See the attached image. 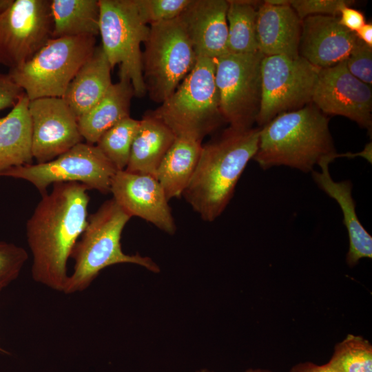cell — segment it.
<instances>
[{
  "label": "cell",
  "mask_w": 372,
  "mask_h": 372,
  "mask_svg": "<svg viewBox=\"0 0 372 372\" xmlns=\"http://www.w3.org/2000/svg\"><path fill=\"white\" fill-rule=\"evenodd\" d=\"M345 156L338 154L323 158L318 164L321 172L312 171L311 174L316 185L329 197L338 203L343 214L342 223L347 230L349 247L347 254V265L352 267L364 258H372V237L360 222L355 212V203L351 194L352 184L349 180L334 181L329 171V165L338 157Z\"/></svg>",
  "instance_id": "obj_18"
},
{
  "label": "cell",
  "mask_w": 372,
  "mask_h": 372,
  "mask_svg": "<svg viewBox=\"0 0 372 372\" xmlns=\"http://www.w3.org/2000/svg\"><path fill=\"white\" fill-rule=\"evenodd\" d=\"M144 43L142 63L146 92L161 104L193 69L197 55L179 17L150 25Z\"/></svg>",
  "instance_id": "obj_7"
},
{
  "label": "cell",
  "mask_w": 372,
  "mask_h": 372,
  "mask_svg": "<svg viewBox=\"0 0 372 372\" xmlns=\"http://www.w3.org/2000/svg\"><path fill=\"white\" fill-rule=\"evenodd\" d=\"M345 61L320 70L311 103L324 114L344 116L371 133V86L353 76Z\"/></svg>",
  "instance_id": "obj_13"
},
{
  "label": "cell",
  "mask_w": 372,
  "mask_h": 372,
  "mask_svg": "<svg viewBox=\"0 0 372 372\" xmlns=\"http://www.w3.org/2000/svg\"><path fill=\"white\" fill-rule=\"evenodd\" d=\"M359 39L339 17L311 15L302 20L299 55L320 69L347 60Z\"/></svg>",
  "instance_id": "obj_16"
},
{
  "label": "cell",
  "mask_w": 372,
  "mask_h": 372,
  "mask_svg": "<svg viewBox=\"0 0 372 372\" xmlns=\"http://www.w3.org/2000/svg\"><path fill=\"white\" fill-rule=\"evenodd\" d=\"M335 153L329 119L311 103L280 114L260 127L253 159L265 170L284 165L307 173Z\"/></svg>",
  "instance_id": "obj_3"
},
{
  "label": "cell",
  "mask_w": 372,
  "mask_h": 372,
  "mask_svg": "<svg viewBox=\"0 0 372 372\" xmlns=\"http://www.w3.org/2000/svg\"><path fill=\"white\" fill-rule=\"evenodd\" d=\"M289 372H338L328 363L318 365L311 362H300L291 367Z\"/></svg>",
  "instance_id": "obj_35"
},
{
  "label": "cell",
  "mask_w": 372,
  "mask_h": 372,
  "mask_svg": "<svg viewBox=\"0 0 372 372\" xmlns=\"http://www.w3.org/2000/svg\"><path fill=\"white\" fill-rule=\"evenodd\" d=\"M92 36L51 38L29 61L8 74L29 100L64 95L96 48Z\"/></svg>",
  "instance_id": "obj_6"
},
{
  "label": "cell",
  "mask_w": 372,
  "mask_h": 372,
  "mask_svg": "<svg viewBox=\"0 0 372 372\" xmlns=\"http://www.w3.org/2000/svg\"><path fill=\"white\" fill-rule=\"evenodd\" d=\"M28 258L23 247L0 241V292L17 278Z\"/></svg>",
  "instance_id": "obj_30"
},
{
  "label": "cell",
  "mask_w": 372,
  "mask_h": 372,
  "mask_svg": "<svg viewBox=\"0 0 372 372\" xmlns=\"http://www.w3.org/2000/svg\"><path fill=\"white\" fill-rule=\"evenodd\" d=\"M112 68L101 48L96 46L79 70L62 99L77 119L93 108L112 85Z\"/></svg>",
  "instance_id": "obj_20"
},
{
  "label": "cell",
  "mask_w": 372,
  "mask_h": 372,
  "mask_svg": "<svg viewBox=\"0 0 372 372\" xmlns=\"http://www.w3.org/2000/svg\"><path fill=\"white\" fill-rule=\"evenodd\" d=\"M355 34L361 41L372 47V24L371 23L363 25L355 32Z\"/></svg>",
  "instance_id": "obj_36"
},
{
  "label": "cell",
  "mask_w": 372,
  "mask_h": 372,
  "mask_svg": "<svg viewBox=\"0 0 372 372\" xmlns=\"http://www.w3.org/2000/svg\"><path fill=\"white\" fill-rule=\"evenodd\" d=\"M134 91L131 82L119 79L112 84L103 99L78 120L79 132L87 143L94 145L111 127L130 117Z\"/></svg>",
  "instance_id": "obj_22"
},
{
  "label": "cell",
  "mask_w": 372,
  "mask_h": 372,
  "mask_svg": "<svg viewBox=\"0 0 372 372\" xmlns=\"http://www.w3.org/2000/svg\"><path fill=\"white\" fill-rule=\"evenodd\" d=\"M225 0H192L178 17L198 56L216 59L227 53Z\"/></svg>",
  "instance_id": "obj_17"
},
{
  "label": "cell",
  "mask_w": 372,
  "mask_h": 372,
  "mask_svg": "<svg viewBox=\"0 0 372 372\" xmlns=\"http://www.w3.org/2000/svg\"><path fill=\"white\" fill-rule=\"evenodd\" d=\"M354 2L349 0H289L301 20L311 15L339 17L344 7L351 6Z\"/></svg>",
  "instance_id": "obj_31"
},
{
  "label": "cell",
  "mask_w": 372,
  "mask_h": 372,
  "mask_svg": "<svg viewBox=\"0 0 372 372\" xmlns=\"http://www.w3.org/2000/svg\"><path fill=\"white\" fill-rule=\"evenodd\" d=\"M32 149L37 163L48 162L83 140L78 120L62 98L30 100Z\"/></svg>",
  "instance_id": "obj_14"
},
{
  "label": "cell",
  "mask_w": 372,
  "mask_h": 372,
  "mask_svg": "<svg viewBox=\"0 0 372 372\" xmlns=\"http://www.w3.org/2000/svg\"><path fill=\"white\" fill-rule=\"evenodd\" d=\"M110 192L115 202L132 218L139 217L173 235L176 226L165 192L150 175L117 171Z\"/></svg>",
  "instance_id": "obj_15"
},
{
  "label": "cell",
  "mask_w": 372,
  "mask_h": 372,
  "mask_svg": "<svg viewBox=\"0 0 372 372\" xmlns=\"http://www.w3.org/2000/svg\"><path fill=\"white\" fill-rule=\"evenodd\" d=\"M140 120L127 117L108 130L96 143L97 147L117 171L125 170Z\"/></svg>",
  "instance_id": "obj_27"
},
{
  "label": "cell",
  "mask_w": 372,
  "mask_h": 372,
  "mask_svg": "<svg viewBox=\"0 0 372 372\" xmlns=\"http://www.w3.org/2000/svg\"><path fill=\"white\" fill-rule=\"evenodd\" d=\"M227 53L246 54L259 51L257 15L259 1H227Z\"/></svg>",
  "instance_id": "obj_26"
},
{
  "label": "cell",
  "mask_w": 372,
  "mask_h": 372,
  "mask_svg": "<svg viewBox=\"0 0 372 372\" xmlns=\"http://www.w3.org/2000/svg\"><path fill=\"white\" fill-rule=\"evenodd\" d=\"M320 70L300 55L264 56L261 103L256 120L259 127L280 114L311 103Z\"/></svg>",
  "instance_id": "obj_11"
},
{
  "label": "cell",
  "mask_w": 372,
  "mask_h": 372,
  "mask_svg": "<svg viewBox=\"0 0 372 372\" xmlns=\"http://www.w3.org/2000/svg\"><path fill=\"white\" fill-rule=\"evenodd\" d=\"M198 372H209L206 369H203V370H201L200 371H198Z\"/></svg>",
  "instance_id": "obj_39"
},
{
  "label": "cell",
  "mask_w": 372,
  "mask_h": 372,
  "mask_svg": "<svg viewBox=\"0 0 372 372\" xmlns=\"http://www.w3.org/2000/svg\"><path fill=\"white\" fill-rule=\"evenodd\" d=\"M245 372H272V371L267 369H249L247 370Z\"/></svg>",
  "instance_id": "obj_38"
},
{
  "label": "cell",
  "mask_w": 372,
  "mask_h": 372,
  "mask_svg": "<svg viewBox=\"0 0 372 372\" xmlns=\"http://www.w3.org/2000/svg\"><path fill=\"white\" fill-rule=\"evenodd\" d=\"M12 1V0H0V12L6 9Z\"/></svg>",
  "instance_id": "obj_37"
},
{
  "label": "cell",
  "mask_w": 372,
  "mask_h": 372,
  "mask_svg": "<svg viewBox=\"0 0 372 372\" xmlns=\"http://www.w3.org/2000/svg\"><path fill=\"white\" fill-rule=\"evenodd\" d=\"M30 100L25 93L0 118V176L9 169L32 164Z\"/></svg>",
  "instance_id": "obj_21"
},
{
  "label": "cell",
  "mask_w": 372,
  "mask_h": 372,
  "mask_svg": "<svg viewBox=\"0 0 372 372\" xmlns=\"http://www.w3.org/2000/svg\"><path fill=\"white\" fill-rule=\"evenodd\" d=\"M117 170L96 145L80 143L54 159L8 169L0 176L23 179L40 192L47 193L50 185L76 182L101 193L110 192Z\"/></svg>",
  "instance_id": "obj_9"
},
{
  "label": "cell",
  "mask_w": 372,
  "mask_h": 372,
  "mask_svg": "<svg viewBox=\"0 0 372 372\" xmlns=\"http://www.w3.org/2000/svg\"><path fill=\"white\" fill-rule=\"evenodd\" d=\"M52 38L99 34V0H50Z\"/></svg>",
  "instance_id": "obj_25"
},
{
  "label": "cell",
  "mask_w": 372,
  "mask_h": 372,
  "mask_svg": "<svg viewBox=\"0 0 372 372\" xmlns=\"http://www.w3.org/2000/svg\"><path fill=\"white\" fill-rule=\"evenodd\" d=\"M338 372H372V346L360 335L348 334L337 343L327 362Z\"/></svg>",
  "instance_id": "obj_28"
},
{
  "label": "cell",
  "mask_w": 372,
  "mask_h": 372,
  "mask_svg": "<svg viewBox=\"0 0 372 372\" xmlns=\"http://www.w3.org/2000/svg\"><path fill=\"white\" fill-rule=\"evenodd\" d=\"M216 59L198 56L174 93L149 114L161 121L176 137L203 141L225 123L215 81Z\"/></svg>",
  "instance_id": "obj_5"
},
{
  "label": "cell",
  "mask_w": 372,
  "mask_h": 372,
  "mask_svg": "<svg viewBox=\"0 0 372 372\" xmlns=\"http://www.w3.org/2000/svg\"><path fill=\"white\" fill-rule=\"evenodd\" d=\"M130 218L113 198L104 202L87 217L84 231L70 256L74 260V271L68 278L63 293L86 289L101 270L116 264L132 263L153 272L160 271L150 258L123 251L121 234Z\"/></svg>",
  "instance_id": "obj_4"
},
{
  "label": "cell",
  "mask_w": 372,
  "mask_h": 372,
  "mask_svg": "<svg viewBox=\"0 0 372 372\" xmlns=\"http://www.w3.org/2000/svg\"><path fill=\"white\" fill-rule=\"evenodd\" d=\"M345 61L348 70L353 76L371 86L372 47L359 39Z\"/></svg>",
  "instance_id": "obj_32"
},
{
  "label": "cell",
  "mask_w": 372,
  "mask_h": 372,
  "mask_svg": "<svg viewBox=\"0 0 372 372\" xmlns=\"http://www.w3.org/2000/svg\"><path fill=\"white\" fill-rule=\"evenodd\" d=\"M301 25L302 20L290 4L260 3L256 23L259 52L264 56H298Z\"/></svg>",
  "instance_id": "obj_19"
},
{
  "label": "cell",
  "mask_w": 372,
  "mask_h": 372,
  "mask_svg": "<svg viewBox=\"0 0 372 372\" xmlns=\"http://www.w3.org/2000/svg\"><path fill=\"white\" fill-rule=\"evenodd\" d=\"M23 93L8 74L0 73V111L13 107Z\"/></svg>",
  "instance_id": "obj_33"
},
{
  "label": "cell",
  "mask_w": 372,
  "mask_h": 372,
  "mask_svg": "<svg viewBox=\"0 0 372 372\" xmlns=\"http://www.w3.org/2000/svg\"><path fill=\"white\" fill-rule=\"evenodd\" d=\"M101 48L112 68L119 65V79H128L134 95L143 96L141 45L149 37V25L141 19L134 0H99Z\"/></svg>",
  "instance_id": "obj_8"
},
{
  "label": "cell",
  "mask_w": 372,
  "mask_h": 372,
  "mask_svg": "<svg viewBox=\"0 0 372 372\" xmlns=\"http://www.w3.org/2000/svg\"><path fill=\"white\" fill-rule=\"evenodd\" d=\"M48 0H12L0 12V63L10 69L29 61L51 38Z\"/></svg>",
  "instance_id": "obj_12"
},
{
  "label": "cell",
  "mask_w": 372,
  "mask_h": 372,
  "mask_svg": "<svg viewBox=\"0 0 372 372\" xmlns=\"http://www.w3.org/2000/svg\"><path fill=\"white\" fill-rule=\"evenodd\" d=\"M259 133L260 127H229L202 146L182 196L203 220L212 222L225 209L240 177L257 152Z\"/></svg>",
  "instance_id": "obj_2"
},
{
  "label": "cell",
  "mask_w": 372,
  "mask_h": 372,
  "mask_svg": "<svg viewBox=\"0 0 372 372\" xmlns=\"http://www.w3.org/2000/svg\"><path fill=\"white\" fill-rule=\"evenodd\" d=\"M264 55L227 53L216 59L215 81L222 115L231 127L247 130L256 123L261 103Z\"/></svg>",
  "instance_id": "obj_10"
},
{
  "label": "cell",
  "mask_w": 372,
  "mask_h": 372,
  "mask_svg": "<svg viewBox=\"0 0 372 372\" xmlns=\"http://www.w3.org/2000/svg\"><path fill=\"white\" fill-rule=\"evenodd\" d=\"M175 139L166 125L147 113L140 120L125 170L156 178L158 168Z\"/></svg>",
  "instance_id": "obj_23"
},
{
  "label": "cell",
  "mask_w": 372,
  "mask_h": 372,
  "mask_svg": "<svg viewBox=\"0 0 372 372\" xmlns=\"http://www.w3.org/2000/svg\"><path fill=\"white\" fill-rule=\"evenodd\" d=\"M0 351H4L1 347H0Z\"/></svg>",
  "instance_id": "obj_40"
},
{
  "label": "cell",
  "mask_w": 372,
  "mask_h": 372,
  "mask_svg": "<svg viewBox=\"0 0 372 372\" xmlns=\"http://www.w3.org/2000/svg\"><path fill=\"white\" fill-rule=\"evenodd\" d=\"M52 185L28 220L26 236L33 257V279L63 292L68 260L87 224L89 189L76 182Z\"/></svg>",
  "instance_id": "obj_1"
},
{
  "label": "cell",
  "mask_w": 372,
  "mask_h": 372,
  "mask_svg": "<svg viewBox=\"0 0 372 372\" xmlns=\"http://www.w3.org/2000/svg\"><path fill=\"white\" fill-rule=\"evenodd\" d=\"M192 0H134L138 14L146 24L178 17Z\"/></svg>",
  "instance_id": "obj_29"
},
{
  "label": "cell",
  "mask_w": 372,
  "mask_h": 372,
  "mask_svg": "<svg viewBox=\"0 0 372 372\" xmlns=\"http://www.w3.org/2000/svg\"><path fill=\"white\" fill-rule=\"evenodd\" d=\"M202 146L201 141L176 137L156 176L168 200L183 196L196 167Z\"/></svg>",
  "instance_id": "obj_24"
},
{
  "label": "cell",
  "mask_w": 372,
  "mask_h": 372,
  "mask_svg": "<svg viewBox=\"0 0 372 372\" xmlns=\"http://www.w3.org/2000/svg\"><path fill=\"white\" fill-rule=\"evenodd\" d=\"M339 23L343 27L353 32H355L366 23L362 12L350 6H345L341 10Z\"/></svg>",
  "instance_id": "obj_34"
}]
</instances>
